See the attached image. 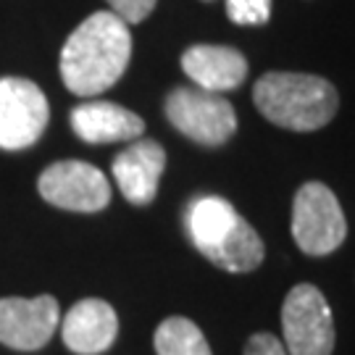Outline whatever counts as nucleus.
I'll return each instance as SVG.
<instances>
[{
  "mask_svg": "<svg viewBox=\"0 0 355 355\" xmlns=\"http://www.w3.org/2000/svg\"><path fill=\"white\" fill-rule=\"evenodd\" d=\"M132 58V35L116 13L98 11L71 32L61 51V76L74 95L89 98L114 87Z\"/></svg>",
  "mask_w": 355,
  "mask_h": 355,
  "instance_id": "obj_1",
  "label": "nucleus"
},
{
  "mask_svg": "<svg viewBox=\"0 0 355 355\" xmlns=\"http://www.w3.org/2000/svg\"><path fill=\"white\" fill-rule=\"evenodd\" d=\"M253 103L263 119L290 132H316L327 127L340 95L329 79L300 71H268L253 87Z\"/></svg>",
  "mask_w": 355,
  "mask_h": 355,
  "instance_id": "obj_2",
  "label": "nucleus"
},
{
  "mask_svg": "<svg viewBox=\"0 0 355 355\" xmlns=\"http://www.w3.org/2000/svg\"><path fill=\"white\" fill-rule=\"evenodd\" d=\"M187 229L192 245L224 271L248 274L263 263V240L224 198H198L187 211Z\"/></svg>",
  "mask_w": 355,
  "mask_h": 355,
  "instance_id": "obj_3",
  "label": "nucleus"
},
{
  "mask_svg": "<svg viewBox=\"0 0 355 355\" xmlns=\"http://www.w3.org/2000/svg\"><path fill=\"white\" fill-rule=\"evenodd\" d=\"M292 237L305 255L324 258L347 237L343 205L324 182H305L292 200Z\"/></svg>",
  "mask_w": 355,
  "mask_h": 355,
  "instance_id": "obj_4",
  "label": "nucleus"
},
{
  "mask_svg": "<svg viewBox=\"0 0 355 355\" xmlns=\"http://www.w3.org/2000/svg\"><path fill=\"white\" fill-rule=\"evenodd\" d=\"M282 331L287 355H331L334 316L324 292L313 284H295L282 305Z\"/></svg>",
  "mask_w": 355,
  "mask_h": 355,
  "instance_id": "obj_5",
  "label": "nucleus"
},
{
  "mask_svg": "<svg viewBox=\"0 0 355 355\" xmlns=\"http://www.w3.org/2000/svg\"><path fill=\"white\" fill-rule=\"evenodd\" d=\"M166 116L184 137L205 148H218L237 132V114L232 103L200 87L171 89L166 98Z\"/></svg>",
  "mask_w": 355,
  "mask_h": 355,
  "instance_id": "obj_6",
  "label": "nucleus"
},
{
  "mask_svg": "<svg viewBox=\"0 0 355 355\" xmlns=\"http://www.w3.org/2000/svg\"><path fill=\"white\" fill-rule=\"evenodd\" d=\"M48 98L42 89L21 76L0 79V148L24 150L42 137L48 127Z\"/></svg>",
  "mask_w": 355,
  "mask_h": 355,
  "instance_id": "obj_7",
  "label": "nucleus"
},
{
  "mask_svg": "<svg viewBox=\"0 0 355 355\" xmlns=\"http://www.w3.org/2000/svg\"><path fill=\"white\" fill-rule=\"evenodd\" d=\"M40 195L55 208L98 214L111 203V184L98 166L85 161H58L37 179Z\"/></svg>",
  "mask_w": 355,
  "mask_h": 355,
  "instance_id": "obj_8",
  "label": "nucleus"
},
{
  "mask_svg": "<svg viewBox=\"0 0 355 355\" xmlns=\"http://www.w3.org/2000/svg\"><path fill=\"white\" fill-rule=\"evenodd\" d=\"M61 311L53 295L0 297V343L13 350H40L58 329Z\"/></svg>",
  "mask_w": 355,
  "mask_h": 355,
  "instance_id": "obj_9",
  "label": "nucleus"
},
{
  "mask_svg": "<svg viewBox=\"0 0 355 355\" xmlns=\"http://www.w3.org/2000/svg\"><path fill=\"white\" fill-rule=\"evenodd\" d=\"M166 168V150L155 140H137L114 158V179L132 205L155 200L158 182Z\"/></svg>",
  "mask_w": 355,
  "mask_h": 355,
  "instance_id": "obj_10",
  "label": "nucleus"
},
{
  "mask_svg": "<svg viewBox=\"0 0 355 355\" xmlns=\"http://www.w3.org/2000/svg\"><path fill=\"white\" fill-rule=\"evenodd\" d=\"M119 334V318L116 311L105 300L87 297L64 316L61 337L71 353L79 355H98L105 353L114 345Z\"/></svg>",
  "mask_w": 355,
  "mask_h": 355,
  "instance_id": "obj_11",
  "label": "nucleus"
},
{
  "mask_svg": "<svg viewBox=\"0 0 355 355\" xmlns=\"http://www.w3.org/2000/svg\"><path fill=\"white\" fill-rule=\"evenodd\" d=\"M184 74L205 92L237 89L248 76V58L229 45H192L182 55Z\"/></svg>",
  "mask_w": 355,
  "mask_h": 355,
  "instance_id": "obj_12",
  "label": "nucleus"
},
{
  "mask_svg": "<svg viewBox=\"0 0 355 355\" xmlns=\"http://www.w3.org/2000/svg\"><path fill=\"white\" fill-rule=\"evenodd\" d=\"M71 129L79 140L105 145V142L137 140L145 132V121L119 103L92 101L82 103L71 111Z\"/></svg>",
  "mask_w": 355,
  "mask_h": 355,
  "instance_id": "obj_13",
  "label": "nucleus"
},
{
  "mask_svg": "<svg viewBox=\"0 0 355 355\" xmlns=\"http://www.w3.org/2000/svg\"><path fill=\"white\" fill-rule=\"evenodd\" d=\"M153 345L158 355H214L200 327L184 316H171L161 321Z\"/></svg>",
  "mask_w": 355,
  "mask_h": 355,
  "instance_id": "obj_14",
  "label": "nucleus"
},
{
  "mask_svg": "<svg viewBox=\"0 0 355 355\" xmlns=\"http://www.w3.org/2000/svg\"><path fill=\"white\" fill-rule=\"evenodd\" d=\"M227 16L242 26L266 24L271 19V0H227Z\"/></svg>",
  "mask_w": 355,
  "mask_h": 355,
  "instance_id": "obj_15",
  "label": "nucleus"
},
{
  "mask_svg": "<svg viewBox=\"0 0 355 355\" xmlns=\"http://www.w3.org/2000/svg\"><path fill=\"white\" fill-rule=\"evenodd\" d=\"M158 0H108L111 13H116L124 24H140L153 13Z\"/></svg>",
  "mask_w": 355,
  "mask_h": 355,
  "instance_id": "obj_16",
  "label": "nucleus"
},
{
  "mask_svg": "<svg viewBox=\"0 0 355 355\" xmlns=\"http://www.w3.org/2000/svg\"><path fill=\"white\" fill-rule=\"evenodd\" d=\"M245 355H287V350L274 334L258 331L245 343Z\"/></svg>",
  "mask_w": 355,
  "mask_h": 355,
  "instance_id": "obj_17",
  "label": "nucleus"
}]
</instances>
